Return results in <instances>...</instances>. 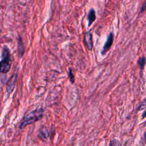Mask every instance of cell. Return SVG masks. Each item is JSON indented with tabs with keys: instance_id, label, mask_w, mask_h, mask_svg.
<instances>
[{
	"instance_id": "6da1fadb",
	"label": "cell",
	"mask_w": 146,
	"mask_h": 146,
	"mask_svg": "<svg viewBox=\"0 0 146 146\" xmlns=\"http://www.w3.org/2000/svg\"><path fill=\"white\" fill-rule=\"evenodd\" d=\"M44 110L42 108L35 109L24 116L22 119L19 128H23L29 124L35 123L36 121L40 120L43 116Z\"/></svg>"
},
{
	"instance_id": "7a4b0ae2",
	"label": "cell",
	"mask_w": 146,
	"mask_h": 146,
	"mask_svg": "<svg viewBox=\"0 0 146 146\" xmlns=\"http://www.w3.org/2000/svg\"><path fill=\"white\" fill-rule=\"evenodd\" d=\"M2 59L0 62V72L6 74L9 72L11 68V59L10 50L7 46H4L2 51Z\"/></svg>"
},
{
	"instance_id": "3957f363",
	"label": "cell",
	"mask_w": 146,
	"mask_h": 146,
	"mask_svg": "<svg viewBox=\"0 0 146 146\" xmlns=\"http://www.w3.org/2000/svg\"><path fill=\"white\" fill-rule=\"evenodd\" d=\"M17 79V74L15 73L13 74L12 76H11L10 78L9 79L7 82V87H6V91L8 94L11 93L14 90Z\"/></svg>"
},
{
	"instance_id": "277c9868",
	"label": "cell",
	"mask_w": 146,
	"mask_h": 146,
	"mask_svg": "<svg viewBox=\"0 0 146 146\" xmlns=\"http://www.w3.org/2000/svg\"><path fill=\"white\" fill-rule=\"evenodd\" d=\"M83 41L85 46L90 50H91L93 47V42L92 39V35L90 32H86L83 36Z\"/></svg>"
},
{
	"instance_id": "5b68a950",
	"label": "cell",
	"mask_w": 146,
	"mask_h": 146,
	"mask_svg": "<svg viewBox=\"0 0 146 146\" xmlns=\"http://www.w3.org/2000/svg\"><path fill=\"white\" fill-rule=\"evenodd\" d=\"M113 34L112 33H110L109 34V35L108 36L107 39L104 45L103 50L102 51V54L104 55V54H106L108 50L109 49L111 48L112 43H113Z\"/></svg>"
},
{
	"instance_id": "8992f818",
	"label": "cell",
	"mask_w": 146,
	"mask_h": 146,
	"mask_svg": "<svg viewBox=\"0 0 146 146\" xmlns=\"http://www.w3.org/2000/svg\"><path fill=\"white\" fill-rule=\"evenodd\" d=\"M96 19V13L94 9H91L88 13L87 15V20L88 22V26H90L91 25V24L95 21Z\"/></svg>"
},
{
	"instance_id": "52a82bcc",
	"label": "cell",
	"mask_w": 146,
	"mask_h": 146,
	"mask_svg": "<svg viewBox=\"0 0 146 146\" xmlns=\"http://www.w3.org/2000/svg\"><path fill=\"white\" fill-rule=\"evenodd\" d=\"M22 47H24V46L23 45L21 38H19V39L18 40V52H19V55H23V54L24 53V51H25L24 48H22Z\"/></svg>"
},
{
	"instance_id": "ba28073f",
	"label": "cell",
	"mask_w": 146,
	"mask_h": 146,
	"mask_svg": "<svg viewBox=\"0 0 146 146\" xmlns=\"http://www.w3.org/2000/svg\"><path fill=\"white\" fill-rule=\"evenodd\" d=\"M145 62H146V59L144 57H141V58H139V59L138 60V64L141 69L143 68V67L145 65Z\"/></svg>"
},
{
	"instance_id": "9c48e42d",
	"label": "cell",
	"mask_w": 146,
	"mask_h": 146,
	"mask_svg": "<svg viewBox=\"0 0 146 146\" xmlns=\"http://www.w3.org/2000/svg\"><path fill=\"white\" fill-rule=\"evenodd\" d=\"M68 77H69V79H70L71 82L72 83H74V82L75 81V78H74V74H72L71 68H69V70H68Z\"/></svg>"
},
{
	"instance_id": "30bf717a",
	"label": "cell",
	"mask_w": 146,
	"mask_h": 146,
	"mask_svg": "<svg viewBox=\"0 0 146 146\" xmlns=\"http://www.w3.org/2000/svg\"><path fill=\"white\" fill-rule=\"evenodd\" d=\"M145 10H146V0L145 1V2H144V3L143 4L141 8V12H143Z\"/></svg>"
},
{
	"instance_id": "8fae6325",
	"label": "cell",
	"mask_w": 146,
	"mask_h": 146,
	"mask_svg": "<svg viewBox=\"0 0 146 146\" xmlns=\"http://www.w3.org/2000/svg\"><path fill=\"white\" fill-rule=\"evenodd\" d=\"M145 117H146V110H145V111L143 112V115H142V118L144 119V118Z\"/></svg>"
},
{
	"instance_id": "7c38bea8",
	"label": "cell",
	"mask_w": 146,
	"mask_h": 146,
	"mask_svg": "<svg viewBox=\"0 0 146 146\" xmlns=\"http://www.w3.org/2000/svg\"><path fill=\"white\" fill-rule=\"evenodd\" d=\"M144 138H145V141L146 142V132L145 133V135H144Z\"/></svg>"
}]
</instances>
